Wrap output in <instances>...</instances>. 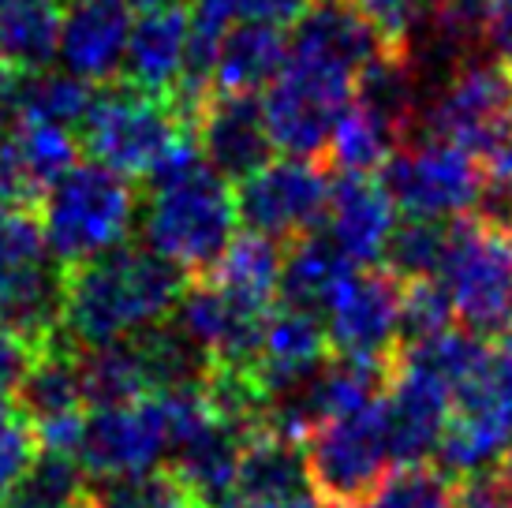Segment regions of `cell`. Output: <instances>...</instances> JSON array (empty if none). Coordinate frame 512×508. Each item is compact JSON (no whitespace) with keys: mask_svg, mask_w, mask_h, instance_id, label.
Instances as JSON below:
<instances>
[{"mask_svg":"<svg viewBox=\"0 0 512 508\" xmlns=\"http://www.w3.org/2000/svg\"><path fill=\"white\" fill-rule=\"evenodd\" d=\"M86 479L90 475L83 471L79 460L38 449L27 475L15 482L12 494L0 501V508H75L90 494Z\"/></svg>","mask_w":512,"mask_h":508,"instance_id":"cell-27","label":"cell"},{"mask_svg":"<svg viewBox=\"0 0 512 508\" xmlns=\"http://www.w3.org/2000/svg\"><path fill=\"white\" fill-rule=\"evenodd\" d=\"M314 501L307 449L273 430H255L240 456L232 505H296Z\"/></svg>","mask_w":512,"mask_h":508,"instance_id":"cell-18","label":"cell"},{"mask_svg":"<svg viewBox=\"0 0 512 508\" xmlns=\"http://www.w3.org/2000/svg\"><path fill=\"white\" fill-rule=\"evenodd\" d=\"M195 131L180 120L169 98H154L135 86H105L79 127V142L94 165L124 180H150Z\"/></svg>","mask_w":512,"mask_h":508,"instance_id":"cell-4","label":"cell"},{"mask_svg":"<svg viewBox=\"0 0 512 508\" xmlns=\"http://www.w3.org/2000/svg\"><path fill=\"white\" fill-rule=\"evenodd\" d=\"M307 0H199L195 23L210 30H228L232 23H273L281 27L303 12Z\"/></svg>","mask_w":512,"mask_h":508,"instance_id":"cell-34","label":"cell"},{"mask_svg":"<svg viewBox=\"0 0 512 508\" xmlns=\"http://www.w3.org/2000/svg\"><path fill=\"white\" fill-rule=\"evenodd\" d=\"M34 348H30L27 340H19L15 333H8L4 325H0V404H12L15 393H19V385L27 378L30 363H34Z\"/></svg>","mask_w":512,"mask_h":508,"instance_id":"cell-37","label":"cell"},{"mask_svg":"<svg viewBox=\"0 0 512 508\" xmlns=\"http://www.w3.org/2000/svg\"><path fill=\"white\" fill-rule=\"evenodd\" d=\"M94 105V90L79 79H72L68 71H42V75H30L27 86V113L23 120H34V124H49V127H64V131H75L83 127L86 113Z\"/></svg>","mask_w":512,"mask_h":508,"instance_id":"cell-29","label":"cell"},{"mask_svg":"<svg viewBox=\"0 0 512 508\" xmlns=\"http://www.w3.org/2000/svg\"><path fill=\"white\" fill-rule=\"evenodd\" d=\"M131 42V8L120 0H68L57 57L79 83H113Z\"/></svg>","mask_w":512,"mask_h":508,"instance_id":"cell-15","label":"cell"},{"mask_svg":"<svg viewBox=\"0 0 512 508\" xmlns=\"http://www.w3.org/2000/svg\"><path fill=\"white\" fill-rule=\"evenodd\" d=\"M195 142L210 169L240 187L273 161V135L255 94H214L195 120Z\"/></svg>","mask_w":512,"mask_h":508,"instance_id":"cell-13","label":"cell"},{"mask_svg":"<svg viewBox=\"0 0 512 508\" xmlns=\"http://www.w3.org/2000/svg\"><path fill=\"white\" fill-rule=\"evenodd\" d=\"M333 180L318 161L277 157L236 187V213L247 232L273 243H296L326 225Z\"/></svg>","mask_w":512,"mask_h":508,"instance_id":"cell-10","label":"cell"},{"mask_svg":"<svg viewBox=\"0 0 512 508\" xmlns=\"http://www.w3.org/2000/svg\"><path fill=\"white\" fill-rule=\"evenodd\" d=\"M449 247V225L438 221H404L397 225L393 240L385 247V273H393L400 284L434 281Z\"/></svg>","mask_w":512,"mask_h":508,"instance_id":"cell-28","label":"cell"},{"mask_svg":"<svg viewBox=\"0 0 512 508\" xmlns=\"http://www.w3.org/2000/svg\"><path fill=\"white\" fill-rule=\"evenodd\" d=\"M329 355H333V348H329V333L322 318L288 311V307H273L270 322H266V337H262V355H258L255 367L258 389L266 393V400L288 393L292 385L311 378Z\"/></svg>","mask_w":512,"mask_h":508,"instance_id":"cell-19","label":"cell"},{"mask_svg":"<svg viewBox=\"0 0 512 508\" xmlns=\"http://www.w3.org/2000/svg\"><path fill=\"white\" fill-rule=\"evenodd\" d=\"M326 508H341V505H326Z\"/></svg>","mask_w":512,"mask_h":508,"instance_id":"cell-46","label":"cell"},{"mask_svg":"<svg viewBox=\"0 0 512 508\" xmlns=\"http://www.w3.org/2000/svg\"><path fill=\"white\" fill-rule=\"evenodd\" d=\"M64 4L60 0H23L0 12V60L27 75H42V68L57 57Z\"/></svg>","mask_w":512,"mask_h":508,"instance_id":"cell-25","label":"cell"},{"mask_svg":"<svg viewBox=\"0 0 512 508\" xmlns=\"http://www.w3.org/2000/svg\"><path fill=\"white\" fill-rule=\"evenodd\" d=\"M434 281L449 296L453 318L475 337L512 333V228L464 217L449 225V247Z\"/></svg>","mask_w":512,"mask_h":508,"instance_id":"cell-5","label":"cell"},{"mask_svg":"<svg viewBox=\"0 0 512 508\" xmlns=\"http://www.w3.org/2000/svg\"><path fill=\"white\" fill-rule=\"evenodd\" d=\"M281 266H285L281 243L243 228L225 251V258L217 262V269L210 273V281L221 284L225 292H232L243 303H251V307L273 311L277 292H281Z\"/></svg>","mask_w":512,"mask_h":508,"instance_id":"cell-23","label":"cell"},{"mask_svg":"<svg viewBox=\"0 0 512 508\" xmlns=\"http://www.w3.org/2000/svg\"><path fill=\"white\" fill-rule=\"evenodd\" d=\"M228 508H314V501H296V505H228Z\"/></svg>","mask_w":512,"mask_h":508,"instance_id":"cell-43","label":"cell"},{"mask_svg":"<svg viewBox=\"0 0 512 508\" xmlns=\"http://www.w3.org/2000/svg\"><path fill=\"white\" fill-rule=\"evenodd\" d=\"M12 4H23V0H0V12H4V8H12Z\"/></svg>","mask_w":512,"mask_h":508,"instance_id":"cell-45","label":"cell"},{"mask_svg":"<svg viewBox=\"0 0 512 508\" xmlns=\"http://www.w3.org/2000/svg\"><path fill=\"white\" fill-rule=\"evenodd\" d=\"M449 415H453V393L445 385L393 363V381L382 396V423L393 467L434 464Z\"/></svg>","mask_w":512,"mask_h":508,"instance_id":"cell-14","label":"cell"},{"mask_svg":"<svg viewBox=\"0 0 512 508\" xmlns=\"http://www.w3.org/2000/svg\"><path fill=\"white\" fill-rule=\"evenodd\" d=\"M389 53H404L423 34L438 0H352Z\"/></svg>","mask_w":512,"mask_h":508,"instance_id":"cell-33","label":"cell"},{"mask_svg":"<svg viewBox=\"0 0 512 508\" xmlns=\"http://www.w3.org/2000/svg\"><path fill=\"white\" fill-rule=\"evenodd\" d=\"M359 266H352L341 254V247L329 240L326 232H311L303 240L288 243L285 266H281V292L277 307L303 311L314 318H326L333 299Z\"/></svg>","mask_w":512,"mask_h":508,"instance_id":"cell-21","label":"cell"},{"mask_svg":"<svg viewBox=\"0 0 512 508\" xmlns=\"http://www.w3.org/2000/svg\"><path fill=\"white\" fill-rule=\"evenodd\" d=\"M303 449L311 467V490L326 505L367 508L382 490V482L397 471L385 441L382 404L333 419L318 434H311Z\"/></svg>","mask_w":512,"mask_h":508,"instance_id":"cell-9","label":"cell"},{"mask_svg":"<svg viewBox=\"0 0 512 508\" xmlns=\"http://www.w3.org/2000/svg\"><path fill=\"white\" fill-rule=\"evenodd\" d=\"M34 456H38L34 426L15 411V404H0V501L27 475Z\"/></svg>","mask_w":512,"mask_h":508,"instance_id":"cell-35","label":"cell"},{"mask_svg":"<svg viewBox=\"0 0 512 508\" xmlns=\"http://www.w3.org/2000/svg\"><path fill=\"white\" fill-rule=\"evenodd\" d=\"M367 508H453V479L434 464L397 467Z\"/></svg>","mask_w":512,"mask_h":508,"instance_id":"cell-31","label":"cell"},{"mask_svg":"<svg viewBox=\"0 0 512 508\" xmlns=\"http://www.w3.org/2000/svg\"><path fill=\"white\" fill-rule=\"evenodd\" d=\"M79 378H83V396L90 411L131 408L150 396L143 359L131 340H120L98 352H79Z\"/></svg>","mask_w":512,"mask_h":508,"instance_id":"cell-26","label":"cell"},{"mask_svg":"<svg viewBox=\"0 0 512 508\" xmlns=\"http://www.w3.org/2000/svg\"><path fill=\"white\" fill-rule=\"evenodd\" d=\"M184 273L146 247H120L64 269L60 337L72 352H98L169 322L184 296Z\"/></svg>","mask_w":512,"mask_h":508,"instance_id":"cell-1","label":"cell"},{"mask_svg":"<svg viewBox=\"0 0 512 508\" xmlns=\"http://www.w3.org/2000/svg\"><path fill=\"white\" fill-rule=\"evenodd\" d=\"M494 467H498V475H501L505 482H509V490H512V445H509L505 452H501V460H498Z\"/></svg>","mask_w":512,"mask_h":508,"instance_id":"cell-42","label":"cell"},{"mask_svg":"<svg viewBox=\"0 0 512 508\" xmlns=\"http://www.w3.org/2000/svg\"><path fill=\"white\" fill-rule=\"evenodd\" d=\"M288 38L273 23H232L217 42L214 94H255L285 68Z\"/></svg>","mask_w":512,"mask_h":508,"instance_id":"cell-22","label":"cell"},{"mask_svg":"<svg viewBox=\"0 0 512 508\" xmlns=\"http://www.w3.org/2000/svg\"><path fill=\"white\" fill-rule=\"evenodd\" d=\"M124 8H143V12H154V8H176L180 0H120Z\"/></svg>","mask_w":512,"mask_h":508,"instance_id":"cell-40","label":"cell"},{"mask_svg":"<svg viewBox=\"0 0 512 508\" xmlns=\"http://www.w3.org/2000/svg\"><path fill=\"white\" fill-rule=\"evenodd\" d=\"M165 452H169V430L157 396H146L131 408L86 415L79 464L98 482L154 471Z\"/></svg>","mask_w":512,"mask_h":508,"instance_id":"cell-12","label":"cell"},{"mask_svg":"<svg viewBox=\"0 0 512 508\" xmlns=\"http://www.w3.org/2000/svg\"><path fill=\"white\" fill-rule=\"evenodd\" d=\"M400 142H404V131L356 94L337 120L329 154L337 161L341 176H370L374 169H385V161L397 154Z\"/></svg>","mask_w":512,"mask_h":508,"instance_id":"cell-24","label":"cell"},{"mask_svg":"<svg viewBox=\"0 0 512 508\" xmlns=\"http://www.w3.org/2000/svg\"><path fill=\"white\" fill-rule=\"evenodd\" d=\"M512 445V333L486 344L479 367L453 393V415L434 452L445 479L498 464Z\"/></svg>","mask_w":512,"mask_h":508,"instance_id":"cell-6","label":"cell"},{"mask_svg":"<svg viewBox=\"0 0 512 508\" xmlns=\"http://www.w3.org/2000/svg\"><path fill=\"white\" fill-rule=\"evenodd\" d=\"M27 86H30L27 71H19L0 60V142L23 124V113H27Z\"/></svg>","mask_w":512,"mask_h":508,"instance_id":"cell-38","label":"cell"},{"mask_svg":"<svg viewBox=\"0 0 512 508\" xmlns=\"http://www.w3.org/2000/svg\"><path fill=\"white\" fill-rule=\"evenodd\" d=\"M90 501L94 508H184L191 497L172 479L169 467H154V471L98 482L90 490Z\"/></svg>","mask_w":512,"mask_h":508,"instance_id":"cell-30","label":"cell"},{"mask_svg":"<svg viewBox=\"0 0 512 508\" xmlns=\"http://www.w3.org/2000/svg\"><path fill=\"white\" fill-rule=\"evenodd\" d=\"M75 508H94V501H90V494H86L83 501H79V505H75Z\"/></svg>","mask_w":512,"mask_h":508,"instance_id":"cell-44","label":"cell"},{"mask_svg":"<svg viewBox=\"0 0 512 508\" xmlns=\"http://www.w3.org/2000/svg\"><path fill=\"white\" fill-rule=\"evenodd\" d=\"M333 355L393 363L400 348V281L385 269H356L326 311Z\"/></svg>","mask_w":512,"mask_h":508,"instance_id":"cell-11","label":"cell"},{"mask_svg":"<svg viewBox=\"0 0 512 508\" xmlns=\"http://www.w3.org/2000/svg\"><path fill=\"white\" fill-rule=\"evenodd\" d=\"M187 53H191V15L180 4L143 12L131 23L128 60H124L128 86L154 98H172L187 79Z\"/></svg>","mask_w":512,"mask_h":508,"instance_id":"cell-17","label":"cell"},{"mask_svg":"<svg viewBox=\"0 0 512 508\" xmlns=\"http://www.w3.org/2000/svg\"><path fill=\"white\" fill-rule=\"evenodd\" d=\"M389 49L378 30L367 23L352 0H307L292 19L285 68L322 86L356 94L367 75Z\"/></svg>","mask_w":512,"mask_h":508,"instance_id":"cell-8","label":"cell"},{"mask_svg":"<svg viewBox=\"0 0 512 508\" xmlns=\"http://www.w3.org/2000/svg\"><path fill=\"white\" fill-rule=\"evenodd\" d=\"M146 184L150 191L139 213L146 251L165 258L184 277H210L240 236L236 191L202 161L195 139H187Z\"/></svg>","mask_w":512,"mask_h":508,"instance_id":"cell-2","label":"cell"},{"mask_svg":"<svg viewBox=\"0 0 512 508\" xmlns=\"http://www.w3.org/2000/svg\"><path fill=\"white\" fill-rule=\"evenodd\" d=\"M397 232V206L378 176H341L333 180L326 210V236L359 269H374Z\"/></svg>","mask_w":512,"mask_h":508,"instance_id":"cell-16","label":"cell"},{"mask_svg":"<svg viewBox=\"0 0 512 508\" xmlns=\"http://www.w3.org/2000/svg\"><path fill=\"white\" fill-rule=\"evenodd\" d=\"M453 508H512L509 482L498 475V467L471 471L453 482Z\"/></svg>","mask_w":512,"mask_h":508,"instance_id":"cell-36","label":"cell"},{"mask_svg":"<svg viewBox=\"0 0 512 508\" xmlns=\"http://www.w3.org/2000/svg\"><path fill=\"white\" fill-rule=\"evenodd\" d=\"M453 322L456 318L453 307H449V296L441 292L438 281L400 284V348L438 337L445 329H453Z\"/></svg>","mask_w":512,"mask_h":508,"instance_id":"cell-32","label":"cell"},{"mask_svg":"<svg viewBox=\"0 0 512 508\" xmlns=\"http://www.w3.org/2000/svg\"><path fill=\"white\" fill-rule=\"evenodd\" d=\"M34 217L49 258L60 269H72L120 251L139 217V202L131 180L109 172L105 165L83 161L38 198Z\"/></svg>","mask_w":512,"mask_h":508,"instance_id":"cell-3","label":"cell"},{"mask_svg":"<svg viewBox=\"0 0 512 508\" xmlns=\"http://www.w3.org/2000/svg\"><path fill=\"white\" fill-rule=\"evenodd\" d=\"M15 411L38 430L64 426L75 419H86L83 378H79V352H72L64 340L49 344L34 355L27 378L15 393Z\"/></svg>","mask_w":512,"mask_h":508,"instance_id":"cell-20","label":"cell"},{"mask_svg":"<svg viewBox=\"0 0 512 508\" xmlns=\"http://www.w3.org/2000/svg\"><path fill=\"white\" fill-rule=\"evenodd\" d=\"M483 165L453 142L412 135L385 161L382 187L408 221H438L475 213L483 195Z\"/></svg>","mask_w":512,"mask_h":508,"instance_id":"cell-7","label":"cell"},{"mask_svg":"<svg viewBox=\"0 0 512 508\" xmlns=\"http://www.w3.org/2000/svg\"><path fill=\"white\" fill-rule=\"evenodd\" d=\"M486 45L498 53V64L512 75V0H490V38Z\"/></svg>","mask_w":512,"mask_h":508,"instance_id":"cell-39","label":"cell"},{"mask_svg":"<svg viewBox=\"0 0 512 508\" xmlns=\"http://www.w3.org/2000/svg\"><path fill=\"white\" fill-rule=\"evenodd\" d=\"M12 206H19L12 195V184H8V176H4V165H0V210H12Z\"/></svg>","mask_w":512,"mask_h":508,"instance_id":"cell-41","label":"cell"}]
</instances>
